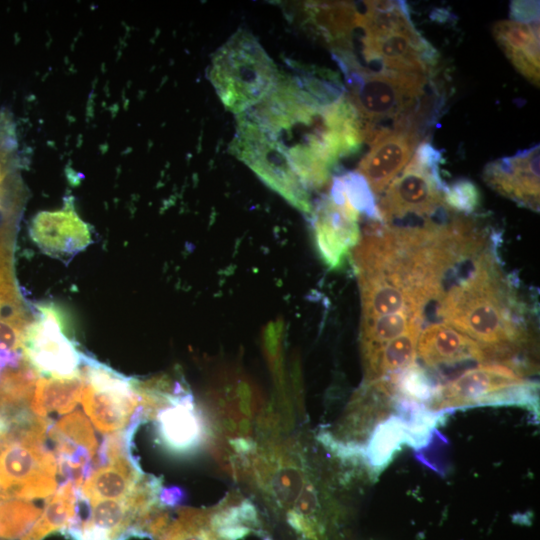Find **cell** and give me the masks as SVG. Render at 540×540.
Masks as SVG:
<instances>
[{
  "label": "cell",
  "instance_id": "obj_19",
  "mask_svg": "<svg viewBox=\"0 0 540 540\" xmlns=\"http://www.w3.org/2000/svg\"><path fill=\"white\" fill-rule=\"evenodd\" d=\"M492 31L513 66L531 83L539 86V22L498 21Z\"/></svg>",
  "mask_w": 540,
  "mask_h": 540
},
{
  "label": "cell",
  "instance_id": "obj_7",
  "mask_svg": "<svg viewBox=\"0 0 540 540\" xmlns=\"http://www.w3.org/2000/svg\"><path fill=\"white\" fill-rule=\"evenodd\" d=\"M441 152L429 142H421L410 162L390 183L377 207L383 223L392 225L407 217L431 220L445 207L440 176Z\"/></svg>",
  "mask_w": 540,
  "mask_h": 540
},
{
  "label": "cell",
  "instance_id": "obj_31",
  "mask_svg": "<svg viewBox=\"0 0 540 540\" xmlns=\"http://www.w3.org/2000/svg\"><path fill=\"white\" fill-rule=\"evenodd\" d=\"M291 385H292V394L297 405L298 411L301 413L303 407V388H302V376L300 369L299 359L295 356L291 361Z\"/></svg>",
  "mask_w": 540,
  "mask_h": 540
},
{
  "label": "cell",
  "instance_id": "obj_2",
  "mask_svg": "<svg viewBox=\"0 0 540 540\" xmlns=\"http://www.w3.org/2000/svg\"><path fill=\"white\" fill-rule=\"evenodd\" d=\"M362 54L375 70L431 75L438 52L417 31L405 1H366L358 11Z\"/></svg>",
  "mask_w": 540,
  "mask_h": 540
},
{
  "label": "cell",
  "instance_id": "obj_23",
  "mask_svg": "<svg viewBox=\"0 0 540 540\" xmlns=\"http://www.w3.org/2000/svg\"><path fill=\"white\" fill-rule=\"evenodd\" d=\"M77 487L67 480L49 496L43 513L21 540H43L54 531L67 529L77 516Z\"/></svg>",
  "mask_w": 540,
  "mask_h": 540
},
{
  "label": "cell",
  "instance_id": "obj_3",
  "mask_svg": "<svg viewBox=\"0 0 540 540\" xmlns=\"http://www.w3.org/2000/svg\"><path fill=\"white\" fill-rule=\"evenodd\" d=\"M278 76L273 60L247 29H238L215 51L208 71L221 102L237 115L259 104Z\"/></svg>",
  "mask_w": 540,
  "mask_h": 540
},
{
  "label": "cell",
  "instance_id": "obj_14",
  "mask_svg": "<svg viewBox=\"0 0 540 540\" xmlns=\"http://www.w3.org/2000/svg\"><path fill=\"white\" fill-rule=\"evenodd\" d=\"M25 199L15 122L0 109V241L13 242Z\"/></svg>",
  "mask_w": 540,
  "mask_h": 540
},
{
  "label": "cell",
  "instance_id": "obj_10",
  "mask_svg": "<svg viewBox=\"0 0 540 540\" xmlns=\"http://www.w3.org/2000/svg\"><path fill=\"white\" fill-rule=\"evenodd\" d=\"M37 318L28 325L22 354L39 374L50 378H72L80 373L84 354L64 333L60 311L53 304L37 307Z\"/></svg>",
  "mask_w": 540,
  "mask_h": 540
},
{
  "label": "cell",
  "instance_id": "obj_25",
  "mask_svg": "<svg viewBox=\"0 0 540 540\" xmlns=\"http://www.w3.org/2000/svg\"><path fill=\"white\" fill-rule=\"evenodd\" d=\"M158 540H228L218 530L211 508H183L166 528Z\"/></svg>",
  "mask_w": 540,
  "mask_h": 540
},
{
  "label": "cell",
  "instance_id": "obj_11",
  "mask_svg": "<svg viewBox=\"0 0 540 540\" xmlns=\"http://www.w3.org/2000/svg\"><path fill=\"white\" fill-rule=\"evenodd\" d=\"M360 216L335 204L328 195L313 206L310 215L313 240L324 264L341 269L361 237Z\"/></svg>",
  "mask_w": 540,
  "mask_h": 540
},
{
  "label": "cell",
  "instance_id": "obj_21",
  "mask_svg": "<svg viewBox=\"0 0 540 540\" xmlns=\"http://www.w3.org/2000/svg\"><path fill=\"white\" fill-rule=\"evenodd\" d=\"M408 443L406 420L399 414L391 415L376 424L361 449L360 457L373 472L379 473L391 462L401 446Z\"/></svg>",
  "mask_w": 540,
  "mask_h": 540
},
{
  "label": "cell",
  "instance_id": "obj_4",
  "mask_svg": "<svg viewBox=\"0 0 540 540\" xmlns=\"http://www.w3.org/2000/svg\"><path fill=\"white\" fill-rule=\"evenodd\" d=\"M517 405L538 410V384L522 369L502 362L481 363L437 385L428 408L434 412L476 406Z\"/></svg>",
  "mask_w": 540,
  "mask_h": 540
},
{
  "label": "cell",
  "instance_id": "obj_28",
  "mask_svg": "<svg viewBox=\"0 0 540 540\" xmlns=\"http://www.w3.org/2000/svg\"><path fill=\"white\" fill-rule=\"evenodd\" d=\"M41 511L32 503L11 499L0 501V537L17 538L39 518Z\"/></svg>",
  "mask_w": 540,
  "mask_h": 540
},
{
  "label": "cell",
  "instance_id": "obj_32",
  "mask_svg": "<svg viewBox=\"0 0 540 540\" xmlns=\"http://www.w3.org/2000/svg\"><path fill=\"white\" fill-rule=\"evenodd\" d=\"M265 540H270L269 538H265Z\"/></svg>",
  "mask_w": 540,
  "mask_h": 540
},
{
  "label": "cell",
  "instance_id": "obj_20",
  "mask_svg": "<svg viewBox=\"0 0 540 540\" xmlns=\"http://www.w3.org/2000/svg\"><path fill=\"white\" fill-rule=\"evenodd\" d=\"M84 384L81 369L80 373L72 378H39L33 390L30 409L43 418L52 412L68 413L81 400Z\"/></svg>",
  "mask_w": 540,
  "mask_h": 540
},
{
  "label": "cell",
  "instance_id": "obj_26",
  "mask_svg": "<svg viewBox=\"0 0 540 540\" xmlns=\"http://www.w3.org/2000/svg\"><path fill=\"white\" fill-rule=\"evenodd\" d=\"M284 328L282 318H276L265 325L262 330V350L272 374L279 407L284 411H288L292 408V405L284 369Z\"/></svg>",
  "mask_w": 540,
  "mask_h": 540
},
{
  "label": "cell",
  "instance_id": "obj_16",
  "mask_svg": "<svg viewBox=\"0 0 540 540\" xmlns=\"http://www.w3.org/2000/svg\"><path fill=\"white\" fill-rule=\"evenodd\" d=\"M61 473L79 487L91 473L97 451L92 426L81 411L63 417L49 431Z\"/></svg>",
  "mask_w": 540,
  "mask_h": 540
},
{
  "label": "cell",
  "instance_id": "obj_27",
  "mask_svg": "<svg viewBox=\"0 0 540 540\" xmlns=\"http://www.w3.org/2000/svg\"><path fill=\"white\" fill-rule=\"evenodd\" d=\"M387 378L391 384L395 401L428 407L438 384L432 376L415 362L402 371Z\"/></svg>",
  "mask_w": 540,
  "mask_h": 540
},
{
  "label": "cell",
  "instance_id": "obj_22",
  "mask_svg": "<svg viewBox=\"0 0 540 540\" xmlns=\"http://www.w3.org/2000/svg\"><path fill=\"white\" fill-rule=\"evenodd\" d=\"M421 328L422 326L411 328L363 360L365 382L396 374L414 363Z\"/></svg>",
  "mask_w": 540,
  "mask_h": 540
},
{
  "label": "cell",
  "instance_id": "obj_30",
  "mask_svg": "<svg viewBox=\"0 0 540 540\" xmlns=\"http://www.w3.org/2000/svg\"><path fill=\"white\" fill-rule=\"evenodd\" d=\"M510 17L521 23L539 22V1H513L510 5Z\"/></svg>",
  "mask_w": 540,
  "mask_h": 540
},
{
  "label": "cell",
  "instance_id": "obj_8",
  "mask_svg": "<svg viewBox=\"0 0 540 540\" xmlns=\"http://www.w3.org/2000/svg\"><path fill=\"white\" fill-rule=\"evenodd\" d=\"M230 151L289 204L311 215L309 192L295 174L285 147L246 113L237 115Z\"/></svg>",
  "mask_w": 540,
  "mask_h": 540
},
{
  "label": "cell",
  "instance_id": "obj_5",
  "mask_svg": "<svg viewBox=\"0 0 540 540\" xmlns=\"http://www.w3.org/2000/svg\"><path fill=\"white\" fill-rule=\"evenodd\" d=\"M47 430V420L15 426L0 443V501H28L56 491L57 460L44 445Z\"/></svg>",
  "mask_w": 540,
  "mask_h": 540
},
{
  "label": "cell",
  "instance_id": "obj_6",
  "mask_svg": "<svg viewBox=\"0 0 540 540\" xmlns=\"http://www.w3.org/2000/svg\"><path fill=\"white\" fill-rule=\"evenodd\" d=\"M143 417L155 421L160 444L178 455L195 451L207 437V424L190 391L180 381L160 376L146 382Z\"/></svg>",
  "mask_w": 540,
  "mask_h": 540
},
{
  "label": "cell",
  "instance_id": "obj_17",
  "mask_svg": "<svg viewBox=\"0 0 540 540\" xmlns=\"http://www.w3.org/2000/svg\"><path fill=\"white\" fill-rule=\"evenodd\" d=\"M416 356L435 369L463 363H488L496 357L488 348L445 323L424 328L418 337Z\"/></svg>",
  "mask_w": 540,
  "mask_h": 540
},
{
  "label": "cell",
  "instance_id": "obj_24",
  "mask_svg": "<svg viewBox=\"0 0 540 540\" xmlns=\"http://www.w3.org/2000/svg\"><path fill=\"white\" fill-rule=\"evenodd\" d=\"M328 196L335 204L364 215L370 221L383 222L374 193L357 171L334 176Z\"/></svg>",
  "mask_w": 540,
  "mask_h": 540
},
{
  "label": "cell",
  "instance_id": "obj_13",
  "mask_svg": "<svg viewBox=\"0 0 540 540\" xmlns=\"http://www.w3.org/2000/svg\"><path fill=\"white\" fill-rule=\"evenodd\" d=\"M29 234L42 252L58 259H70L92 242L90 227L76 212L72 196L64 198L61 209L37 213Z\"/></svg>",
  "mask_w": 540,
  "mask_h": 540
},
{
  "label": "cell",
  "instance_id": "obj_9",
  "mask_svg": "<svg viewBox=\"0 0 540 540\" xmlns=\"http://www.w3.org/2000/svg\"><path fill=\"white\" fill-rule=\"evenodd\" d=\"M85 384L81 397L85 413L103 433L122 429L140 406L137 381L83 356Z\"/></svg>",
  "mask_w": 540,
  "mask_h": 540
},
{
  "label": "cell",
  "instance_id": "obj_12",
  "mask_svg": "<svg viewBox=\"0 0 540 540\" xmlns=\"http://www.w3.org/2000/svg\"><path fill=\"white\" fill-rule=\"evenodd\" d=\"M421 135L409 128L383 129L367 143L369 151L360 160L358 171L374 195H381L400 174L421 143Z\"/></svg>",
  "mask_w": 540,
  "mask_h": 540
},
{
  "label": "cell",
  "instance_id": "obj_29",
  "mask_svg": "<svg viewBox=\"0 0 540 540\" xmlns=\"http://www.w3.org/2000/svg\"><path fill=\"white\" fill-rule=\"evenodd\" d=\"M443 200L450 211L469 215L480 206V191L472 181L460 179L445 186Z\"/></svg>",
  "mask_w": 540,
  "mask_h": 540
},
{
  "label": "cell",
  "instance_id": "obj_1",
  "mask_svg": "<svg viewBox=\"0 0 540 540\" xmlns=\"http://www.w3.org/2000/svg\"><path fill=\"white\" fill-rule=\"evenodd\" d=\"M493 244L463 261L443 284L437 315L443 323L488 348L499 362L529 345L530 309L497 260Z\"/></svg>",
  "mask_w": 540,
  "mask_h": 540
},
{
  "label": "cell",
  "instance_id": "obj_18",
  "mask_svg": "<svg viewBox=\"0 0 540 540\" xmlns=\"http://www.w3.org/2000/svg\"><path fill=\"white\" fill-rule=\"evenodd\" d=\"M131 450L112 455L81 485L80 496L89 503L122 499L130 495L144 478Z\"/></svg>",
  "mask_w": 540,
  "mask_h": 540
},
{
  "label": "cell",
  "instance_id": "obj_15",
  "mask_svg": "<svg viewBox=\"0 0 540 540\" xmlns=\"http://www.w3.org/2000/svg\"><path fill=\"white\" fill-rule=\"evenodd\" d=\"M539 144L488 163L482 177L487 185L520 206L539 211Z\"/></svg>",
  "mask_w": 540,
  "mask_h": 540
}]
</instances>
